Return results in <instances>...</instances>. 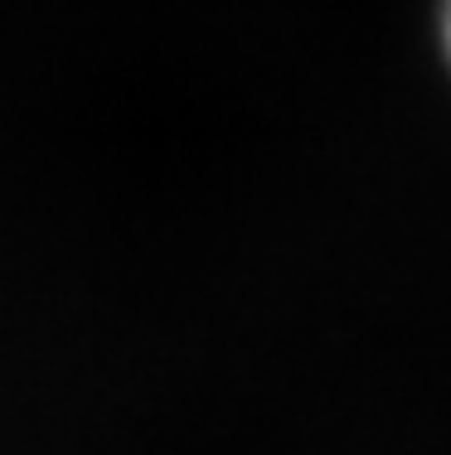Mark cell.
I'll list each match as a JSON object with an SVG mask.
<instances>
[{"label":"cell","instance_id":"6da1fadb","mask_svg":"<svg viewBox=\"0 0 451 455\" xmlns=\"http://www.w3.org/2000/svg\"><path fill=\"white\" fill-rule=\"evenodd\" d=\"M442 39H447V53H451V0H442Z\"/></svg>","mask_w":451,"mask_h":455}]
</instances>
